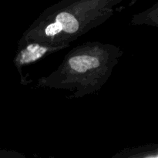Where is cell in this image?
<instances>
[{
  "label": "cell",
  "mask_w": 158,
  "mask_h": 158,
  "mask_svg": "<svg viewBox=\"0 0 158 158\" xmlns=\"http://www.w3.org/2000/svg\"><path fill=\"white\" fill-rule=\"evenodd\" d=\"M69 66L73 70L84 73L89 69H94L100 66L97 58L90 56H77L69 60Z\"/></svg>",
  "instance_id": "obj_1"
},
{
  "label": "cell",
  "mask_w": 158,
  "mask_h": 158,
  "mask_svg": "<svg viewBox=\"0 0 158 158\" xmlns=\"http://www.w3.org/2000/svg\"><path fill=\"white\" fill-rule=\"evenodd\" d=\"M157 158H158V157H157Z\"/></svg>",
  "instance_id": "obj_4"
},
{
  "label": "cell",
  "mask_w": 158,
  "mask_h": 158,
  "mask_svg": "<svg viewBox=\"0 0 158 158\" xmlns=\"http://www.w3.org/2000/svg\"><path fill=\"white\" fill-rule=\"evenodd\" d=\"M63 30V27L59 23L56 22L55 23H52L46 29V34L49 36L56 35L57 33L60 32Z\"/></svg>",
  "instance_id": "obj_3"
},
{
  "label": "cell",
  "mask_w": 158,
  "mask_h": 158,
  "mask_svg": "<svg viewBox=\"0 0 158 158\" xmlns=\"http://www.w3.org/2000/svg\"><path fill=\"white\" fill-rule=\"evenodd\" d=\"M56 19L62 26L63 30L68 33H73L79 29V23L77 19L68 12L58 14Z\"/></svg>",
  "instance_id": "obj_2"
}]
</instances>
